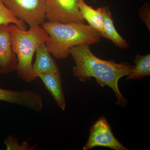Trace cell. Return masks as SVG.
I'll return each mask as SVG.
<instances>
[{"mask_svg":"<svg viewBox=\"0 0 150 150\" xmlns=\"http://www.w3.org/2000/svg\"><path fill=\"white\" fill-rule=\"evenodd\" d=\"M69 52L76 64L73 69L75 76L81 82L95 78L101 86H108L113 90L117 98V105L126 106L128 100L119 90L118 81L127 76L134 66L126 62L116 63L113 60L100 59L92 52L87 44L75 46Z\"/></svg>","mask_w":150,"mask_h":150,"instance_id":"1","label":"cell"},{"mask_svg":"<svg viewBox=\"0 0 150 150\" xmlns=\"http://www.w3.org/2000/svg\"><path fill=\"white\" fill-rule=\"evenodd\" d=\"M49 38L46 44L51 54L58 60L69 56L71 48L79 45H90L100 41L99 33L85 23H63L45 21L41 25Z\"/></svg>","mask_w":150,"mask_h":150,"instance_id":"2","label":"cell"},{"mask_svg":"<svg viewBox=\"0 0 150 150\" xmlns=\"http://www.w3.org/2000/svg\"><path fill=\"white\" fill-rule=\"evenodd\" d=\"M10 27L13 50L17 59V75L25 81L31 82L38 78L33 69V55L38 46L46 42L49 36L41 26L30 28L28 30H22L13 24Z\"/></svg>","mask_w":150,"mask_h":150,"instance_id":"3","label":"cell"},{"mask_svg":"<svg viewBox=\"0 0 150 150\" xmlns=\"http://www.w3.org/2000/svg\"><path fill=\"white\" fill-rule=\"evenodd\" d=\"M15 16L30 28L41 26L46 19L44 0H2Z\"/></svg>","mask_w":150,"mask_h":150,"instance_id":"4","label":"cell"},{"mask_svg":"<svg viewBox=\"0 0 150 150\" xmlns=\"http://www.w3.org/2000/svg\"><path fill=\"white\" fill-rule=\"evenodd\" d=\"M48 21L58 23H85L79 4L82 0H44Z\"/></svg>","mask_w":150,"mask_h":150,"instance_id":"5","label":"cell"},{"mask_svg":"<svg viewBox=\"0 0 150 150\" xmlns=\"http://www.w3.org/2000/svg\"><path fill=\"white\" fill-rule=\"evenodd\" d=\"M97 146L105 147L114 150H129L116 139L110 124L103 115L93 125L88 140L83 149L88 150Z\"/></svg>","mask_w":150,"mask_h":150,"instance_id":"6","label":"cell"},{"mask_svg":"<svg viewBox=\"0 0 150 150\" xmlns=\"http://www.w3.org/2000/svg\"><path fill=\"white\" fill-rule=\"evenodd\" d=\"M10 24L0 25V74H8L16 69L17 59L12 46Z\"/></svg>","mask_w":150,"mask_h":150,"instance_id":"7","label":"cell"},{"mask_svg":"<svg viewBox=\"0 0 150 150\" xmlns=\"http://www.w3.org/2000/svg\"><path fill=\"white\" fill-rule=\"evenodd\" d=\"M38 77L40 78L43 81L59 108L64 110L66 102L60 71L56 73L40 74Z\"/></svg>","mask_w":150,"mask_h":150,"instance_id":"8","label":"cell"},{"mask_svg":"<svg viewBox=\"0 0 150 150\" xmlns=\"http://www.w3.org/2000/svg\"><path fill=\"white\" fill-rule=\"evenodd\" d=\"M35 53V61L33 65V69L37 77L40 74L56 73L60 71L56 62L51 57L46 42L38 46Z\"/></svg>","mask_w":150,"mask_h":150,"instance_id":"9","label":"cell"},{"mask_svg":"<svg viewBox=\"0 0 150 150\" xmlns=\"http://www.w3.org/2000/svg\"><path fill=\"white\" fill-rule=\"evenodd\" d=\"M79 8L81 16L84 20L87 22L89 25L99 33L101 37L106 38L104 31L103 16L99 8L94 9L87 4L84 0L80 2Z\"/></svg>","mask_w":150,"mask_h":150,"instance_id":"10","label":"cell"},{"mask_svg":"<svg viewBox=\"0 0 150 150\" xmlns=\"http://www.w3.org/2000/svg\"><path fill=\"white\" fill-rule=\"evenodd\" d=\"M99 8L103 16L106 38L111 40L115 46L122 49H127L129 48V44L118 33L114 26L112 14L109 6H105Z\"/></svg>","mask_w":150,"mask_h":150,"instance_id":"11","label":"cell"},{"mask_svg":"<svg viewBox=\"0 0 150 150\" xmlns=\"http://www.w3.org/2000/svg\"><path fill=\"white\" fill-rule=\"evenodd\" d=\"M135 66L131 69L125 81L140 79L150 75V54L138 55L135 60Z\"/></svg>","mask_w":150,"mask_h":150,"instance_id":"12","label":"cell"},{"mask_svg":"<svg viewBox=\"0 0 150 150\" xmlns=\"http://www.w3.org/2000/svg\"><path fill=\"white\" fill-rule=\"evenodd\" d=\"M5 24H13L22 30H27L25 22L15 16L5 5L2 0H0V25Z\"/></svg>","mask_w":150,"mask_h":150,"instance_id":"13","label":"cell"},{"mask_svg":"<svg viewBox=\"0 0 150 150\" xmlns=\"http://www.w3.org/2000/svg\"><path fill=\"white\" fill-rule=\"evenodd\" d=\"M4 144L8 150H34L37 145H30L27 141L19 143L18 140L12 135H10L5 140Z\"/></svg>","mask_w":150,"mask_h":150,"instance_id":"14","label":"cell"},{"mask_svg":"<svg viewBox=\"0 0 150 150\" xmlns=\"http://www.w3.org/2000/svg\"><path fill=\"white\" fill-rule=\"evenodd\" d=\"M139 15L150 30V4L149 1L145 3L139 11Z\"/></svg>","mask_w":150,"mask_h":150,"instance_id":"15","label":"cell"},{"mask_svg":"<svg viewBox=\"0 0 150 150\" xmlns=\"http://www.w3.org/2000/svg\"><path fill=\"white\" fill-rule=\"evenodd\" d=\"M93 1V3H96V0H92Z\"/></svg>","mask_w":150,"mask_h":150,"instance_id":"16","label":"cell"}]
</instances>
